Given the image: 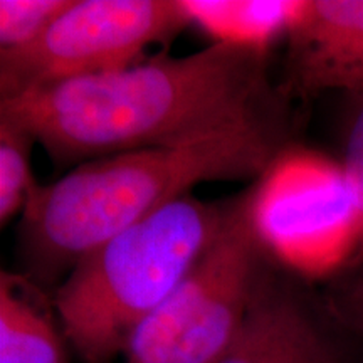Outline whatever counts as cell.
<instances>
[{
  "label": "cell",
  "mask_w": 363,
  "mask_h": 363,
  "mask_svg": "<svg viewBox=\"0 0 363 363\" xmlns=\"http://www.w3.org/2000/svg\"><path fill=\"white\" fill-rule=\"evenodd\" d=\"M267 52L212 44L0 101L56 165L278 125Z\"/></svg>",
  "instance_id": "cell-1"
},
{
  "label": "cell",
  "mask_w": 363,
  "mask_h": 363,
  "mask_svg": "<svg viewBox=\"0 0 363 363\" xmlns=\"http://www.w3.org/2000/svg\"><path fill=\"white\" fill-rule=\"evenodd\" d=\"M281 152L278 123L81 163L30 194L19 227L27 271L40 283H54L93 249L189 195L195 185L259 179Z\"/></svg>",
  "instance_id": "cell-2"
},
{
  "label": "cell",
  "mask_w": 363,
  "mask_h": 363,
  "mask_svg": "<svg viewBox=\"0 0 363 363\" xmlns=\"http://www.w3.org/2000/svg\"><path fill=\"white\" fill-rule=\"evenodd\" d=\"M230 202L185 195L86 254L54 294L61 331L84 363H110L170 296L224 224Z\"/></svg>",
  "instance_id": "cell-3"
},
{
  "label": "cell",
  "mask_w": 363,
  "mask_h": 363,
  "mask_svg": "<svg viewBox=\"0 0 363 363\" xmlns=\"http://www.w3.org/2000/svg\"><path fill=\"white\" fill-rule=\"evenodd\" d=\"M247 197L230 202L212 242L136 328L125 350L128 363H217L229 350L266 276Z\"/></svg>",
  "instance_id": "cell-4"
},
{
  "label": "cell",
  "mask_w": 363,
  "mask_h": 363,
  "mask_svg": "<svg viewBox=\"0 0 363 363\" xmlns=\"http://www.w3.org/2000/svg\"><path fill=\"white\" fill-rule=\"evenodd\" d=\"M189 26L180 0H74L39 39L0 49V101L140 65Z\"/></svg>",
  "instance_id": "cell-5"
},
{
  "label": "cell",
  "mask_w": 363,
  "mask_h": 363,
  "mask_svg": "<svg viewBox=\"0 0 363 363\" xmlns=\"http://www.w3.org/2000/svg\"><path fill=\"white\" fill-rule=\"evenodd\" d=\"M249 189L247 212L264 252L301 271L321 269L343 254L347 229L362 233L343 170L333 174L281 152Z\"/></svg>",
  "instance_id": "cell-6"
},
{
  "label": "cell",
  "mask_w": 363,
  "mask_h": 363,
  "mask_svg": "<svg viewBox=\"0 0 363 363\" xmlns=\"http://www.w3.org/2000/svg\"><path fill=\"white\" fill-rule=\"evenodd\" d=\"M293 88L363 89V0H308L288 34Z\"/></svg>",
  "instance_id": "cell-7"
},
{
  "label": "cell",
  "mask_w": 363,
  "mask_h": 363,
  "mask_svg": "<svg viewBox=\"0 0 363 363\" xmlns=\"http://www.w3.org/2000/svg\"><path fill=\"white\" fill-rule=\"evenodd\" d=\"M217 363H337L306 308L264 276L233 345Z\"/></svg>",
  "instance_id": "cell-8"
},
{
  "label": "cell",
  "mask_w": 363,
  "mask_h": 363,
  "mask_svg": "<svg viewBox=\"0 0 363 363\" xmlns=\"http://www.w3.org/2000/svg\"><path fill=\"white\" fill-rule=\"evenodd\" d=\"M190 24L202 29L214 44L267 52L298 21L303 2L293 0H180Z\"/></svg>",
  "instance_id": "cell-9"
},
{
  "label": "cell",
  "mask_w": 363,
  "mask_h": 363,
  "mask_svg": "<svg viewBox=\"0 0 363 363\" xmlns=\"http://www.w3.org/2000/svg\"><path fill=\"white\" fill-rule=\"evenodd\" d=\"M65 333L22 279L0 278V363H69Z\"/></svg>",
  "instance_id": "cell-10"
},
{
  "label": "cell",
  "mask_w": 363,
  "mask_h": 363,
  "mask_svg": "<svg viewBox=\"0 0 363 363\" xmlns=\"http://www.w3.org/2000/svg\"><path fill=\"white\" fill-rule=\"evenodd\" d=\"M38 143L24 126L0 116V222L22 216L35 184L33 179V147Z\"/></svg>",
  "instance_id": "cell-11"
},
{
  "label": "cell",
  "mask_w": 363,
  "mask_h": 363,
  "mask_svg": "<svg viewBox=\"0 0 363 363\" xmlns=\"http://www.w3.org/2000/svg\"><path fill=\"white\" fill-rule=\"evenodd\" d=\"M74 0H0V49L39 39Z\"/></svg>",
  "instance_id": "cell-12"
},
{
  "label": "cell",
  "mask_w": 363,
  "mask_h": 363,
  "mask_svg": "<svg viewBox=\"0 0 363 363\" xmlns=\"http://www.w3.org/2000/svg\"><path fill=\"white\" fill-rule=\"evenodd\" d=\"M352 103L345 125L343 175L360 217V242L358 251L363 254V89L350 93Z\"/></svg>",
  "instance_id": "cell-13"
},
{
  "label": "cell",
  "mask_w": 363,
  "mask_h": 363,
  "mask_svg": "<svg viewBox=\"0 0 363 363\" xmlns=\"http://www.w3.org/2000/svg\"><path fill=\"white\" fill-rule=\"evenodd\" d=\"M357 296H358V303H360V310H362V316H363V284L358 288Z\"/></svg>",
  "instance_id": "cell-14"
}]
</instances>
